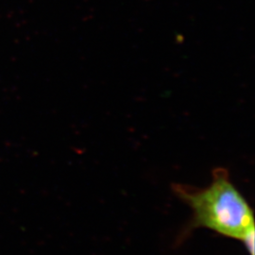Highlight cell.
Segmentation results:
<instances>
[{"label":"cell","instance_id":"1","mask_svg":"<svg viewBox=\"0 0 255 255\" xmlns=\"http://www.w3.org/2000/svg\"><path fill=\"white\" fill-rule=\"evenodd\" d=\"M173 191L193 214L184 237L194 229H209L241 241L250 255H255L254 211L231 181L227 169L216 168L212 182L205 188L174 184Z\"/></svg>","mask_w":255,"mask_h":255}]
</instances>
